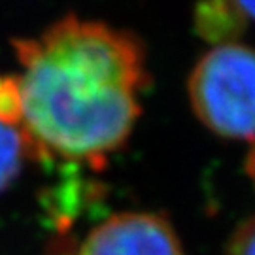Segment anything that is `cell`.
<instances>
[{
    "label": "cell",
    "instance_id": "1",
    "mask_svg": "<svg viewBox=\"0 0 255 255\" xmlns=\"http://www.w3.org/2000/svg\"><path fill=\"white\" fill-rule=\"evenodd\" d=\"M13 47L23 66L19 128L36 159L101 164L127 142L149 82L146 51L132 32L66 15Z\"/></svg>",
    "mask_w": 255,
    "mask_h": 255
},
{
    "label": "cell",
    "instance_id": "2",
    "mask_svg": "<svg viewBox=\"0 0 255 255\" xmlns=\"http://www.w3.org/2000/svg\"><path fill=\"white\" fill-rule=\"evenodd\" d=\"M193 112L218 136L255 142V49L216 46L189 78Z\"/></svg>",
    "mask_w": 255,
    "mask_h": 255
},
{
    "label": "cell",
    "instance_id": "3",
    "mask_svg": "<svg viewBox=\"0 0 255 255\" xmlns=\"http://www.w3.org/2000/svg\"><path fill=\"white\" fill-rule=\"evenodd\" d=\"M78 255H183V252L168 219L147 212H125L93 229Z\"/></svg>",
    "mask_w": 255,
    "mask_h": 255
},
{
    "label": "cell",
    "instance_id": "4",
    "mask_svg": "<svg viewBox=\"0 0 255 255\" xmlns=\"http://www.w3.org/2000/svg\"><path fill=\"white\" fill-rule=\"evenodd\" d=\"M248 17L238 2H204L195 8L193 27L197 34L214 46L235 44L244 28Z\"/></svg>",
    "mask_w": 255,
    "mask_h": 255
},
{
    "label": "cell",
    "instance_id": "5",
    "mask_svg": "<svg viewBox=\"0 0 255 255\" xmlns=\"http://www.w3.org/2000/svg\"><path fill=\"white\" fill-rule=\"evenodd\" d=\"M36 159L23 130L0 121V191L17 178L25 159Z\"/></svg>",
    "mask_w": 255,
    "mask_h": 255
},
{
    "label": "cell",
    "instance_id": "6",
    "mask_svg": "<svg viewBox=\"0 0 255 255\" xmlns=\"http://www.w3.org/2000/svg\"><path fill=\"white\" fill-rule=\"evenodd\" d=\"M21 116H23V106H21L17 78L0 76V121L19 128Z\"/></svg>",
    "mask_w": 255,
    "mask_h": 255
},
{
    "label": "cell",
    "instance_id": "7",
    "mask_svg": "<svg viewBox=\"0 0 255 255\" xmlns=\"http://www.w3.org/2000/svg\"><path fill=\"white\" fill-rule=\"evenodd\" d=\"M225 255H255V216L238 225L229 240Z\"/></svg>",
    "mask_w": 255,
    "mask_h": 255
},
{
    "label": "cell",
    "instance_id": "8",
    "mask_svg": "<svg viewBox=\"0 0 255 255\" xmlns=\"http://www.w3.org/2000/svg\"><path fill=\"white\" fill-rule=\"evenodd\" d=\"M246 170H248V174H250V178H252V182H254V185H255V142H254V146H252L250 155H248Z\"/></svg>",
    "mask_w": 255,
    "mask_h": 255
},
{
    "label": "cell",
    "instance_id": "9",
    "mask_svg": "<svg viewBox=\"0 0 255 255\" xmlns=\"http://www.w3.org/2000/svg\"><path fill=\"white\" fill-rule=\"evenodd\" d=\"M238 4L248 19H255V2H238Z\"/></svg>",
    "mask_w": 255,
    "mask_h": 255
}]
</instances>
